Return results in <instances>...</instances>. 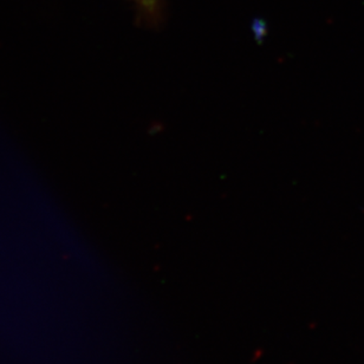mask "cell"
<instances>
[{"mask_svg": "<svg viewBox=\"0 0 364 364\" xmlns=\"http://www.w3.org/2000/svg\"><path fill=\"white\" fill-rule=\"evenodd\" d=\"M147 21H156L161 14L162 0H134Z\"/></svg>", "mask_w": 364, "mask_h": 364, "instance_id": "cell-1", "label": "cell"}]
</instances>
